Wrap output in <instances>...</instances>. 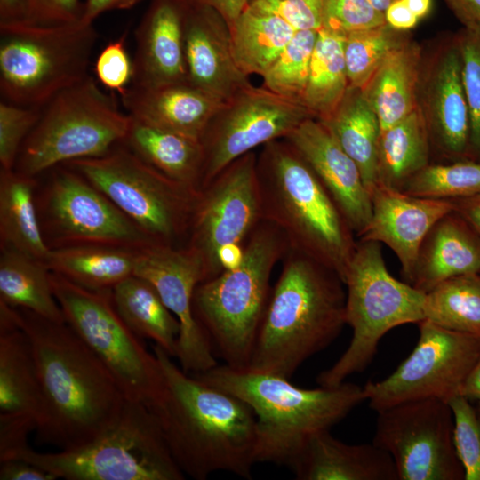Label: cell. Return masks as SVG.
<instances>
[{"label":"cell","instance_id":"db71d44e","mask_svg":"<svg viewBox=\"0 0 480 480\" xmlns=\"http://www.w3.org/2000/svg\"><path fill=\"white\" fill-rule=\"evenodd\" d=\"M454 211L480 237V193L464 198L452 199Z\"/></svg>","mask_w":480,"mask_h":480},{"label":"cell","instance_id":"6f0895ef","mask_svg":"<svg viewBox=\"0 0 480 480\" xmlns=\"http://www.w3.org/2000/svg\"><path fill=\"white\" fill-rule=\"evenodd\" d=\"M244 255V244H229L219 250L217 259L223 271L237 268L242 263Z\"/></svg>","mask_w":480,"mask_h":480},{"label":"cell","instance_id":"ffe728a7","mask_svg":"<svg viewBox=\"0 0 480 480\" xmlns=\"http://www.w3.org/2000/svg\"><path fill=\"white\" fill-rule=\"evenodd\" d=\"M284 139L309 164L359 237L371 218L372 199L356 164L317 118L305 120Z\"/></svg>","mask_w":480,"mask_h":480},{"label":"cell","instance_id":"9c48e42d","mask_svg":"<svg viewBox=\"0 0 480 480\" xmlns=\"http://www.w3.org/2000/svg\"><path fill=\"white\" fill-rule=\"evenodd\" d=\"M99 38L93 23L0 26L2 100L42 108L84 80Z\"/></svg>","mask_w":480,"mask_h":480},{"label":"cell","instance_id":"f546056e","mask_svg":"<svg viewBox=\"0 0 480 480\" xmlns=\"http://www.w3.org/2000/svg\"><path fill=\"white\" fill-rule=\"evenodd\" d=\"M35 177L15 169L0 170L2 248L45 260L49 252L35 197Z\"/></svg>","mask_w":480,"mask_h":480},{"label":"cell","instance_id":"603a6c76","mask_svg":"<svg viewBox=\"0 0 480 480\" xmlns=\"http://www.w3.org/2000/svg\"><path fill=\"white\" fill-rule=\"evenodd\" d=\"M186 0H151L135 30L131 84L156 87L186 83L184 20Z\"/></svg>","mask_w":480,"mask_h":480},{"label":"cell","instance_id":"f907efd6","mask_svg":"<svg viewBox=\"0 0 480 480\" xmlns=\"http://www.w3.org/2000/svg\"><path fill=\"white\" fill-rule=\"evenodd\" d=\"M191 4L209 7L216 11L227 22L229 29L247 8L249 0H186Z\"/></svg>","mask_w":480,"mask_h":480},{"label":"cell","instance_id":"d4e9b609","mask_svg":"<svg viewBox=\"0 0 480 480\" xmlns=\"http://www.w3.org/2000/svg\"><path fill=\"white\" fill-rule=\"evenodd\" d=\"M290 468L299 480H398L386 451L373 443L346 444L330 430L310 436Z\"/></svg>","mask_w":480,"mask_h":480},{"label":"cell","instance_id":"b9f144b4","mask_svg":"<svg viewBox=\"0 0 480 480\" xmlns=\"http://www.w3.org/2000/svg\"><path fill=\"white\" fill-rule=\"evenodd\" d=\"M470 122L468 158L480 161V25H466L455 35Z\"/></svg>","mask_w":480,"mask_h":480},{"label":"cell","instance_id":"4316f807","mask_svg":"<svg viewBox=\"0 0 480 480\" xmlns=\"http://www.w3.org/2000/svg\"><path fill=\"white\" fill-rule=\"evenodd\" d=\"M41 391L30 342L20 327L15 308L0 301V416L34 420Z\"/></svg>","mask_w":480,"mask_h":480},{"label":"cell","instance_id":"484cf974","mask_svg":"<svg viewBox=\"0 0 480 480\" xmlns=\"http://www.w3.org/2000/svg\"><path fill=\"white\" fill-rule=\"evenodd\" d=\"M471 274H480V237L453 210L425 236L408 284L427 292L447 279Z\"/></svg>","mask_w":480,"mask_h":480},{"label":"cell","instance_id":"7c38bea8","mask_svg":"<svg viewBox=\"0 0 480 480\" xmlns=\"http://www.w3.org/2000/svg\"><path fill=\"white\" fill-rule=\"evenodd\" d=\"M51 284L66 324L106 366L125 398L149 408L163 385L160 364L118 314L111 290H90L52 272Z\"/></svg>","mask_w":480,"mask_h":480},{"label":"cell","instance_id":"f1b7e54d","mask_svg":"<svg viewBox=\"0 0 480 480\" xmlns=\"http://www.w3.org/2000/svg\"><path fill=\"white\" fill-rule=\"evenodd\" d=\"M122 143L165 177L187 187L200 188L204 165L200 140L131 116L130 127Z\"/></svg>","mask_w":480,"mask_h":480},{"label":"cell","instance_id":"44dd1931","mask_svg":"<svg viewBox=\"0 0 480 480\" xmlns=\"http://www.w3.org/2000/svg\"><path fill=\"white\" fill-rule=\"evenodd\" d=\"M188 83L224 101L252 86L239 68L229 28L214 10L188 3L184 20Z\"/></svg>","mask_w":480,"mask_h":480},{"label":"cell","instance_id":"7bdbcfd3","mask_svg":"<svg viewBox=\"0 0 480 480\" xmlns=\"http://www.w3.org/2000/svg\"><path fill=\"white\" fill-rule=\"evenodd\" d=\"M453 418V444L464 480H480V420L470 401L457 395L448 401Z\"/></svg>","mask_w":480,"mask_h":480},{"label":"cell","instance_id":"ba28073f","mask_svg":"<svg viewBox=\"0 0 480 480\" xmlns=\"http://www.w3.org/2000/svg\"><path fill=\"white\" fill-rule=\"evenodd\" d=\"M343 283L346 324L352 337L340 358L317 376L324 387L340 385L364 371L381 338L393 328L424 320L425 292L388 272L379 242L357 240Z\"/></svg>","mask_w":480,"mask_h":480},{"label":"cell","instance_id":"ac0fdd59","mask_svg":"<svg viewBox=\"0 0 480 480\" xmlns=\"http://www.w3.org/2000/svg\"><path fill=\"white\" fill-rule=\"evenodd\" d=\"M149 282L180 326L176 358L188 374L218 364L205 332L196 319L193 298L204 281L201 263L185 246L151 244L139 249L134 274Z\"/></svg>","mask_w":480,"mask_h":480},{"label":"cell","instance_id":"52a82bcc","mask_svg":"<svg viewBox=\"0 0 480 480\" xmlns=\"http://www.w3.org/2000/svg\"><path fill=\"white\" fill-rule=\"evenodd\" d=\"M20 459L68 480H181L152 412L127 400L118 420L92 441L57 452H40L23 444L0 461Z\"/></svg>","mask_w":480,"mask_h":480},{"label":"cell","instance_id":"9a60e30c","mask_svg":"<svg viewBox=\"0 0 480 480\" xmlns=\"http://www.w3.org/2000/svg\"><path fill=\"white\" fill-rule=\"evenodd\" d=\"M377 413L372 443L391 456L398 480L464 479L447 402L411 401Z\"/></svg>","mask_w":480,"mask_h":480},{"label":"cell","instance_id":"e575fe53","mask_svg":"<svg viewBox=\"0 0 480 480\" xmlns=\"http://www.w3.org/2000/svg\"><path fill=\"white\" fill-rule=\"evenodd\" d=\"M431 145L419 108L380 133L377 184L401 190L429 164ZM376 184V185H377Z\"/></svg>","mask_w":480,"mask_h":480},{"label":"cell","instance_id":"74e56055","mask_svg":"<svg viewBox=\"0 0 480 480\" xmlns=\"http://www.w3.org/2000/svg\"><path fill=\"white\" fill-rule=\"evenodd\" d=\"M424 320L480 337V274L447 279L425 292Z\"/></svg>","mask_w":480,"mask_h":480},{"label":"cell","instance_id":"1f68e13d","mask_svg":"<svg viewBox=\"0 0 480 480\" xmlns=\"http://www.w3.org/2000/svg\"><path fill=\"white\" fill-rule=\"evenodd\" d=\"M319 121L356 164L371 195L377 184V147L380 126L362 91L349 87L335 111Z\"/></svg>","mask_w":480,"mask_h":480},{"label":"cell","instance_id":"d6986e66","mask_svg":"<svg viewBox=\"0 0 480 480\" xmlns=\"http://www.w3.org/2000/svg\"><path fill=\"white\" fill-rule=\"evenodd\" d=\"M418 108L425 121L431 148L445 158H468L469 112L455 36L427 65H421Z\"/></svg>","mask_w":480,"mask_h":480},{"label":"cell","instance_id":"11a10c76","mask_svg":"<svg viewBox=\"0 0 480 480\" xmlns=\"http://www.w3.org/2000/svg\"><path fill=\"white\" fill-rule=\"evenodd\" d=\"M456 18L466 25H480V0H445Z\"/></svg>","mask_w":480,"mask_h":480},{"label":"cell","instance_id":"277c9868","mask_svg":"<svg viewBox=\"0 0 480 480\" xmlns=\"http://www.w3.org/2000/svg\"><path fill=\"white\" fill-rule=\"evenodd\" d=\"M191 375L252 408L256 417V463L290 468L310 436L330 430L365 401L363 387L346 381L301 388L282 376L226 364Z\"/></svg>","mask_w":480,"mask_h":480},{"label":"cell","instance_id":"30bf717a","mask_svg":"<svg viewBox=\"0 0 480 480\" xmlns=\"http://www.w3.org/2000/svg\"><path fill=\"white\" fill-rule=\"evenodd\" d=\"M130 124V115L89 76L42 108L14 169L36 177L74 160L101 156L124 140Z\"/></svg>","mask_w":480,"mask_h":480},{"label":"cell","instance_id":"d590c367","mask_svg":"<svg viewBox=\"0 0 480 480\" xmlns=\"http://www.w3.org/2000/svg\"><path fill=\"white\" fill-rule=\"evenodd\" d=\"M229 30L236 61L247 76H262L297 31L280 17L251 6Z\"/></svg>","mask_w":480,"mask_h":480},{"label":"cell","instance_id":"8d00e7d4","mask_svg":"<svg viewBox=\"0 0 480 480\" xmlns=\"http://www.w3.org/2000/svg\"><path fill=\"white\" fill-rule=\"evenodd\" d=\"M344 39L324 28L317 33L301 102L319 120L335 111L349 88Z\"/></svg>","mask_w":480,"mask_h":480},{"label":"cell","instance_id":"8fae6325","mask_svg":"<svg viewBox=\"0 0 480 480\" xmlns=\"http://www.w3.org/2000/svg\"><path fill=\"white\" fill-rule=\"evenodd\" d=\"M63 165L100 190L154 244L178 246L187 238L199 189L165 177L124 143L101 156Z\"/></svg>","mask_w":480,"mask_h":480},{"label":"cell","instance_id":"f6af8a7d","mask_svg":"<svg viewBox=\"0 0 480 480\" xmlns=\"http://www.w3.org/2000/svg\"><path fill=\"white\" fill-rule=\"evenodd\" d=\"M385 22L384 12L370 0H323L322 28L330 32L346 36Z\"/></svg>","mask_w":480,"mask_h":480},{"label":"cell","instance_id":"680465c9","mask_svg":"<svg viewBox=\"0 0 480 480\" xmlns=\"http://www.w3.org/2000/svg\"><path fill=\"white\" fill-rule=\"evenodd\" d=\"M460 395L471 401H480V352L467 376Z\"/></svg>","mask_w":480,"mask_h":480},{"label":"cell","instance_id":"94428289","mask_svg":"<svg viewBox=\"0 0 480 480\" xmlns=\"http://www.w3.org/2000/svg\"><path fill=\"white\" fill-rule=\"evenodd\" d=\"M370 1L379 11L385 12L387 8L396 0H370Z\"/></svg>","mask_w":480,"mask_h":480},{"label":"cell","instance_id":"d6a6232c","mask_svg":"<svg viewBox=\"0 0 480 480\" xmlns=\"http://www.w3.org/2000/svg\"><path fill=\"white\" fill-rule=\"evenodd\" d=\"M114 305L129 328L176 357L180 323L147 280L132 275L111 290Z\"/></svg>","mask_w":480,"mask_h":480},{"label":"cell","instance_id":"ab89813d","mask_svg":"<svg viewBox=\"0 0 480 480\" xmlns=\"http://www.w3.org/2000/svg\"><path fill=\"white\" fill-rule=\"evenodd\" d=\"M415 196L459 199L480 193V161L466 158L450 164H428L401 189Z\"/></svg>","mask_w":480,"mask_h":480},{"label":"cell","instance_id":"7dc6e473","mask_svg":"<svg viewBox=\"0 0 480 480\" xmlns=\"http://www.w3.org/2000/svg\"><path fill=\"white\" fill-rule=\"evenodd\" d=\"M248 6L276 15L296 30L322 28L323 0H249Z\"/></svg>","mask_w":480,"mask_h":480},{"label":"cell","instance_id":"816d5d0a","mask_svg":"<svg viewBox=\"0 0 480 480\" xmlns=\"http://www.w3.org/2000/svg\"><path fill=\"white\" fill-rule=\"evenodd\" d=\"M386 22L393 28L399 31H407L414 28L419 19L408 8L403 0L392 3L385 11Z\"/></svg>","mask_w":480,"mask_h":480},{"label":"cell","instance_id":"2e32d148","mask_svg":"<svg viewBox=\"0 0 480 480\" xmlns=\"http://www.w3.org/2000/svg\"><path fill=\"white\" fill-rule=\"evenodd\" d=\"M41 211L50 248L100 244L140 249L154 244L100 190L67 165L52 175Z\"/></svg>","mask_w":480,"mask_h":480},{"label":"cell","instance_id":"681fc988","mask_svg":"<svg viewBox=\"0 0 480 480\" xmlns=\"http://www.w3.org/2000/svg\"><path fill=\"white\" fill-rule=\"evenodd\" d=\"M50 472L23 460L0 461V480H55Z\"/></svg>","mask_w":480,"mask_h":480},{"label":"cell","instance_id":"cb8c5ba5","mask_svg":"<svg viewBox=\"0 0 480 480\" xmlns=\"http://www.w3.org/2000/svg\"><path fill=\"white\" fill-rule=\"evenodd\" d=\"M120 97L132 117L198 140L226 102L188 82L156 87L130 84Z\"/></svg>","mask_w":480,"mask_h":480},{"label":"cell","instance_id":"4dcf8cb0","mask_svg":"<svg viewBox=\"0 0 480 480\" xmlns=\"http://www.w3.org/2000/svg\"><path fill=\"white\" fill-rule=\"evenodd\" d=\"M139 249L78 244L51 248L44 260L51 272L90 290H112L134 274Z\"/></svg>","mask_w":480,"mask_h":480},{"label":"cell","instance_id":"5b68a950","mask_svg":"<svg viewBox=\"0 0 480 480\" xmlns=\"http://www.w3.org/2000/svg\"><path fill=\"white\" fill-rule=\"evenodd\" d=\"M262 218L285 237L288 250L336 272L342 281L357 240L309 164L285 139L257 157Z\"/></svg>","mask_w":480,"mask_h":480},{"label":"cell","instance_id":"9f6ffc18","mask_svg":"<svg viewBox=\"0 0 480 480\" xmlns=\"http://www.w3.org/2000/svg\"><path fill=\"white\" fill-rule=\"evenodd\" d=\"M24 22V0H0V26Z\"/></svg>","mask_w":480,"mask_h":480},{"label":"cell","instance_id":"7a4b0ae2","mask_svg":"<svg viewBox=\"0 0 480 480\" xmlns=\"http://www.w3.org/2000/svg\"><path fill=\"white\" fill-rule=\"evenodd\" d=\"M163 385L148 408L184 475L206 479L215 472L252 478L256 417L242 399L186 373L157 345Z\"/></svg>","mask_w":480,"mask_h":480},{"label":"cell","instance_id":"6125c7cd","mask_svg":"<svg viewBox=\"0 0 480 480\" xmlns=\"http://www.w3.org/2000/svg\"><path fill=\"white\" fill-rule=\"evenodd\" d=\"M478 403V408H477V414H478V417H479V420H480V401L477 402Z\"/></svg>","mask_w":480,"mask_h":480},{"label":"cell","instance_id":"83f0119b","mask_svg":"<svg viewBox=\"0 0 480 480\" xmlns=\"http://www.w3.org/2000/svg\"><path fill=\"white\" fill-rule=\"evenodd\" d=\"M420 47L410 40L393 51L361 89L375 112L380 132L418 108Z\"/></svg>","mask_w":480,"mask_h":480},{"label":"cell","instance_id":"4fadbf2b","mask_svg":"<svg viewBox=\"0 0 480 480\" xmlns=\"http://www.w3.org/2000/svg\"><path fill=\"white\" fill-rule=\"evenodd\" d=\"M411 354L387 378L363 386L370 408L423 399L447 402L461 387L480 352V337L450 331L428 320Z\"/></svg>","mask_w":480,"mask_h":480},{"label":"cell","instance_id":"8992f818","mask_svg":"<svg viewBox=\"0 0 480 480\" xmlns=\"http://www.w3.org/2000/svg\"><path fill=\"white\" fill-rule=\"evenodd\" d=\"M287 251L284 235L262 220L244 243L242 263L196 286V319L224 364L236 369L249 366L271 292V273Z\"/></svg>","mask_w":480,"mask_h":480},{"label":"cell","instance_id":"5bb4252c","mask_svg":"<svg viewBox=\"0 0 480 480\" xmlns=\"http://www.w3.org/2000/svg\"><path fill=\"white\" fill-rule=\"evenodd\" d=\"M257 157L253 151L240 156L198 190L184 246L199 260L204 281L222 272L219 250L244 244L263 220Z\"/></svg>","mask_w":480,"mask_h":480},{"label":"cell","instance_id":"ee69618b","mask_svg":"<svg viewBox=\"0 0 480 480\" xmlns=\"http://www.w3.org/2000/svg\"><path fill=\"white\" fill-rule=\"evenodd\" d=\"M42 108L0 102V164L2 170L15 168L20 148L38 121Z\"/></svg>","mask_w":480,"mask_h":480},{"label":"cell","instance_id":"f5cc1de1","mask_svg":"<svg viewBox=\"0 0 480 480\" xmlns=\"http://www.w3.org/2000/svg\"><path fill=\"white\" fill-rule=\"evenodd\" d=\"M142 0H85L81 20L93 23L101 13L114 10L129 9Z\"/></svg>","mask_w":480,"mask_h":480},{"label":"cell","instance_id":"3957f363","mask_svg":"<svg viewBox=\"0 0 480 480\" xmlns=\"http://www.w3.org/2000/svg\"><path fill=\"white\" fill-rule=\"evenodd\" d=\"M344 286L331 268L288 250L247 368L291 379L340 334L346 324Z\"/></svg>","mask_w":480,"mask_h":480},{"label":"cell","instance_id":"60d3db41","mask_svg":"<svg viewBox=\"0 0 480 480\" xmlns=\"http://www.w3.org/2000/svg\"><path fill=\"white\" fill-rule=\"evenodd\" d=\"M317 33L316 30L295 32L279 57L262 76L264 88L301 102Z\"/></svg>","mask_w":480,"mask_h":480},{"label":"cell","instance_id":"e0dca14e","mask_svg":"<svg viewBox=\"0 0 480 480\" xmlns=\"http://www.w3.org/2000/svg\"><path fill=\"white\" fill-rule=\"evenodd\" d=\"M308 118L316 117L301 102L264 87L252 85L240 92L212 116L200 138L204 152L200 188L236 159L286 138Z\"/></svg>","mask_w":480,"mask_h":480},{"label":"cell","instance_id":"bcb514c9","mask_svg":"<svg viewBox=\"0 0 480 480\" xmlns=\"http://www.w3.org/2000/svg\"><path fill=\"white\" fill-rule=\"evenodd\" d=\"M126 33L109 42L97 57L94 72L97 79L106 88L121 95L132 84L133 62L125 45Z\"/></svg>","mask_w":480,"mask_h":480},{"label":"cell","instance_id":"6da1fadb","mask_svg":"<svg viewBox=\"0 0 480 480\" xmlns=\"http://www.w3.org/2000/svg\"><path fill=\"white\" fill-rule=\"evenodd\" d=\"M15 309L33 350L40 385L37 442L68 450L92 441L118 420L127 399L66 323Z\"/></svg>","mask_w":480,"mask_h":480},{"label":"cell","instance_id":"7402d4cb","mask_svg":"<svg viewBox=\"0 0 480 480\" xmlns=\"http://www.w3.org/2000/svg\"><path fill=\"white\" fill-rule=\"evenodd\" d=\"M371 199V218L357 239L382 243L390 248L408 283L425 236L439 219L454 210V205L452 200L415 196L380 184L373 188Z\"/></svg>","mask_w":480,"mask_h":480},{"label":"cell","instance_id":"c3c4849f","mask_svg":"<svg viewBox=\"0 0 480 480\" xmlns=\"http://www.w3.org/2000/svg\"><path fill=\"white\" fill-rule=\"evenodd\" d=\"M25 23L57 26L81 20L84 4L79 0H24Z\"/></svg>","mask_w":480,"mask_h":480},{"label":"cell","instance_id":"f35d334b","mask_svg":"<svg viewBox=\"0 0 480 480\" xmlns=\"http://www.w3.org/2000/svg\"><path fill=\"white\" fill-rule=\"evenodd\" d=\"M404 31L384 24L352 32L344 39L349 87L363 89L384 60L408 39Z\"/></svg>","mask_w":480,"mask_h":480},{"label":"cell","instance_id":"836d02e7","mask_svg":"<svg viewBox=\"0 0 480 480\" xmlns=\"http://www.w3.org/2000/svg\"><path fill=\"white\" fill-rule=\"evenodd\" d=\"M0 301L52 322L66 323L45 262L8 248H2L0 256Z\"/></svg>","mask_w":480,"mask_h":480},{"label":"cell","instance_id":"91938a15","mask_svg":"<svg viewBox=\"0 0 480 480\" xmlns=\"http://www.w3.org/2000/svg\"><path fill=\"white\" fill-rule=\"evenodd\" d=\"M408 8L417 16L422 19L428 15L431 9L432 0H403Z\"/></svg>","mask_w":480,"mask_h":480}]
</instances>
